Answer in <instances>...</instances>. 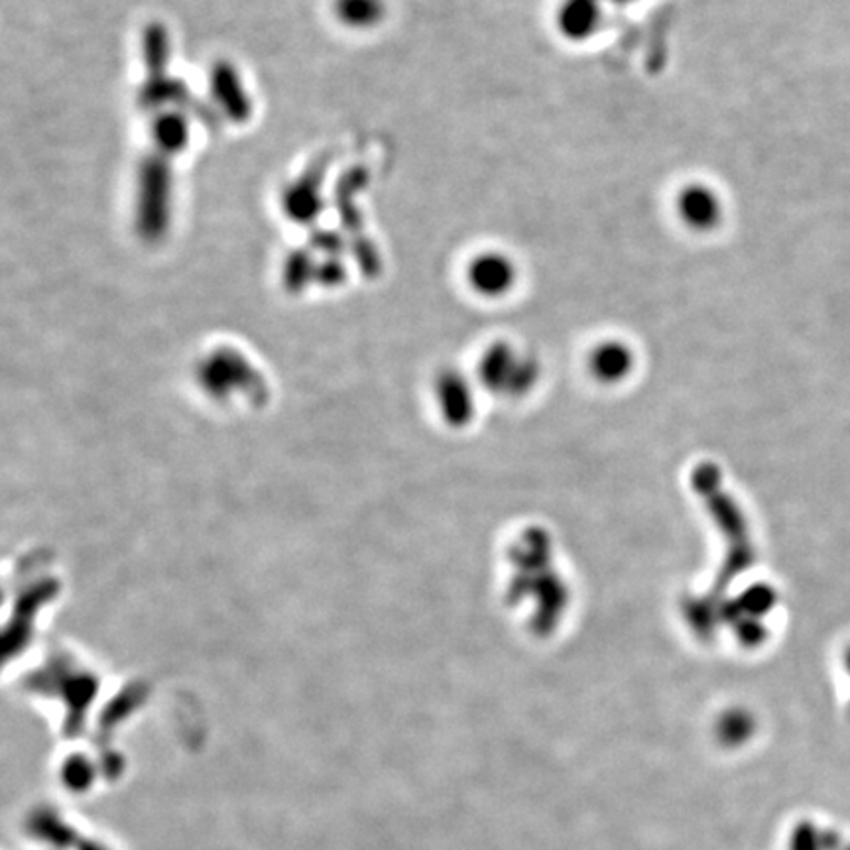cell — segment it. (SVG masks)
Returning a JSON list of instances; mask_svg holds the SVG:
<instances>
[{
    "label": "cell",
    "mask_w": 850,
    "mask_h": 850,
    "mask_svg": "<svg viewBox=\"0 0 850 850\" xmlns=\"http://www.w3.org/2000/svg\"><path fill=\"white\" fill-rule=\"evenodd\" d=\"M466 282L481 296H508L518 282V266L506 252L484 251L469 260Z\"/></svg>",
    "instance_id": "cell-1"
},
{
    "label": "cell",
    "mask_w": 850,
    "mask_h": 850,
    "mask_svg": "<svg viewBox=\"0 0 850 850\" xmlns=\"http://www.w3.org/2000/svg\"><path fill=\"white\" fill-rule=\"evenodd\" d=\"M678 219L693 233H711L725 219V203L707 183H688L675 198Z\"/></svg>",
    "instance_id": "cell-2"
},
{
    "label": "cell",
    "mask_w": 850,
    "mask_h": 850,
    "mask_svg": "<svg viewBox=\"0 0 850 850\" xmlns=\"http://www.w3.org/2000/svg\"><path fill=\"white\" fill-rule=\"evenodd\" d=\"M842 837L835 829L804 819L791 829L788 850H841Z\"/></svg>",
    "instance_id": "cell-3"
},
{
    "label": "cell",
    "mask_w": 850,
    "mask_h": 850,
    "mask_svg": "<svg viewBox=\"0 0 850 850\" xmlns=\"http://www.w3.org/2000/svg\"><path fill=\"white\" fill-rule=\"evenodd\" d=\"M756 733V723L754 716L743 709H734L718 718L715 726L716 741L725 748H741L746 743H751L752 736Z\"/></svg>",
    "instance_id": "cell-4"
},
{
    "label": "cell",
    "mask_w": 850,
    "mask_h": 850,
    "mask_svg": "<svg viewBox=\"0 0 850 850\" xmlns=\"http://www.w3.org/2000/svg\"><path fill=\"white\" fill-rule=\"evenodd\" d=\"M557 19L565 36L581 40L592 34L597 24V12L592 9L591 0H564Z\"/></svg>",
    "instance_id": "cell-5"
},
{
    "label": "cell",
    "mask_w": 850,
    "mask_h": 850,
    "mask_svg": "<svg viewBox=\"0 0 850 850\" xmlns=\"http://www.w3.org/2000/svg\"><path fill=\"white\" fill-rule=\"evenodd\" d=\"M632 363L630 350L622 343H602L595 353H592L591 365L595 368V375L600 378H618L625 375Z\"/></svg>",
    "instance_id": "cell-6"
},
{
    "label": "cell",
    "mask_w": 850,
    "mask_h": 850,
    "mask_svg": "<svg viewBox=\"0 0 850 850\" xmlns=\"http://www.w3.org/2000/svg\"><path fill=\"white\" fill-rule=\"evenodd\" d=\"M382 10L380 0H337V17L349 27H372Z\"/></svg>",
    "instance_id": "cell-7"
},
{
    "label": "cell",
    "mask_w": 850,
    "mask_h": 850,
    "mask_svg": "<svg viewBox=\"0 0 850 850\" xmlns=\"http://www.w3.org/2000/svg\"><path fill=\"white\" fill-rule=\"evenodd\" d=\"M841 850H850V842L849 844H842Z\"/></svg>",
    "instance_id": "cell-8"
}]
</instances>
